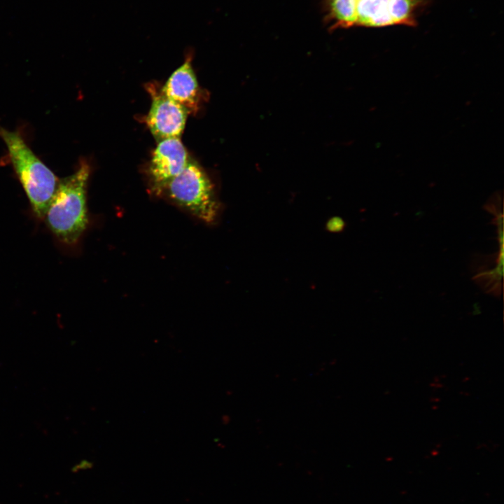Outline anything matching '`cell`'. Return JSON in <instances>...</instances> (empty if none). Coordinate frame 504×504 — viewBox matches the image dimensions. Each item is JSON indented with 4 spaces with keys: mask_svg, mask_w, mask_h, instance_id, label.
Returning <instances> with one entry per match:
<instances>
[{
    "mask_svg": "<svg viewBox=\"0 0 504 504\" xmlns=\"http://www.w3.org/2000/svg\"><path fill=\"white\" fill-rule=\"evenodd\" d=\"M190 160L180 138L158 141L147 172L152 192L155 193L164 184L181 173Z\"/></svg>",
    "mask_w": 504,
    "mask_h": 504,
    "instance_id": "277c9868",
    "label": "cell"
},
{
    "mask_svg": "<svg viewBox=\"0 0 504 504\" xmlns=\"http://www.w3.org/2000/svg\"><path fill=\"white\" fill-rule=\"evenodd\" d=\"M181 106L188 113H195L201 99V92L189 56L169 76L161 91Z\"/></svg>",
    "mask_w": 504,
    "mask_h": 504,
    "instance_id": "8992f818",
    "label": "cell"
},
{
    "mask_svg": "<svg viewBox=\"0 0 504 504\" xmlns=\"http://www.w3.org/2000/svg\"><path fill=\"white\" fill-rule=\"evenodd\" d=\"M358 0H328V16L336 28H349L356 25V7Z\"/></svg>",
    "mask_w": 504,
    "mask_h": 504,
    "instance_id": "52a82bcc",
    "label": "cell"
},
{
    "mask_svg": "<svg viewBox=\"0 0 504 504\" xmlns=\"http://www.w3.org/2000/svg\"><path fill=\"white\" fill-rule=\"evenodd\" d=\"M92 466V463L87 460L82 461L79 464L76 465L73 468L74 472L78 471L79 470H85L90 468Z\"/></svg>",
    "mask_w": 504,
    "mask_h": 504,
    "instance_id": "8fae6325",
    "label": "cell"
},
{
    "mask_svg": "<svg viewBox=\"0 0 504 504\" xmlns=\"http://www.w3.org/2000/svg\"><path fill=\"white\" fill-rule=\"evenodd\" d=\"M387 0H358L356 7V25L377 27Z\"/></svg>",
    "mask_w": 504,
    "mask_h": 504,
    "instance_id": "9c48e42d",
    "label": "cell"
},
{
    "mask_svg": "<svg viewBox=\"0 0 504 504\" xmlns=\"http://www.w3.org/2000/svg\"><path fill=\"white\" fill-rule=\"evenodd\" d=\"M154 194L205 223H215L220 213L221 206L214 184L203 169L191 159L181 173Z\"/></svg>",
    "mask_w": 504,
    "mask_h": 504,
    "instance_id": "3957f363",
    "label": "cell"
},
{
    "mask_svg": "<svg viewBox=\"0 0 504 504\" xmlns=\"http://www.w3.org/2000/svg\"><path fill=\"white\" fill-rule=\"evenodd\" d=\"M421 0H388L387 14L392 25H416V13Z\"/></svg>",
    "mask_w": 504,
    "mask_h": 504,
    "instance_id": "ba28073f",
    "label": "cell"
},
{
    "mask_svg": "<svg viewBox=\"0 0 504 504\" xmlns=\"http://www.w3.org/2000/svg\"><path fill=\"white\" fill-rule=\"evenodd\" d=\"M13 168L34 214L43 219L59 179L32 151L18 131L0 126Z\"/></svg>",
    "mask_w": 504,
    "mask_h": 504,
    "instance_id": "7a4b0ae2",
    "label": "cell"
},
{
    "mask_svg": "<svg viewBox=\"0 0 504 504\" xmlns=\"http://www.w3.org/2000/svg\"><path fill=\"white\" fill-rule=\"evenodd\" d=\"M327 229L330 232H340L345 227V223L342 218L340 217H334L330 218L327 223Z\"/></svg>",
    "mask_w": 504,
    "mask_h": 504,
    "instance_id": "30bf717a",
    "label": "cell"
},
{
    "mask_svg": "<svg viewBox=\"0 0 504 504\" xmlns=\"http://www.w3.org/2000/svg\"><path fill=\"white\" fill-rule=\"evenodd\" d=\"M188 114L181 106L160 92L153 96L146 124L158 141L180 138Z\"/></svg>",
    "mask_w": 504,
    "mask_h": 504,
    "instance_id": "5b68a950",
    "label": "cell"
},
{
    "mask_svg": "<svg viewBox=\"0 0 504 504\" xmlns=\"http://www.w3.org/2000/svg\"><path fill=\"white\" fill-rule=\"evenodd\" d=\"M90 167L80 162L76 172L59 179L43 218L56 238L66 245L76 244L88 225L87 187Z\"/></svg>",
    "mask_w": 504,
    "mask_h": 504,
    "instance_id": "6da1fadb",
    "label": "cell"
}]
</instances>
